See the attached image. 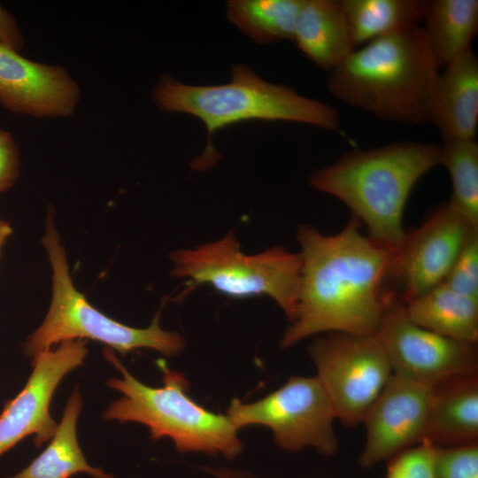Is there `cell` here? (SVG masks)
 <instances>
[{
	"mask_svg": "<svg viewBox=\"0 0 478 478\" xmlns=\"http://www.w3.org/2000/svg\"><path fill=\"white\" fill-rule=\"evenodd\" d=\"M358 224L352 217L331 235L311 225L298 227L300 287L295 317L280 342L282 349L319 334H376L393 252L362 235Z\"/></svg>",
	"mask_w": 478,
	"mask_h": 478,
	"instance_id": "cell-1",
	"label": "cell"
},
{
	"mask_svg": "<svg viewBox=\"0 0 478 478\" xmlns=\"http://www.w3.org/2000/svg\"><path fill=\"white\" fill-rule=\"evenodd\" d=\"M423 27L411 26L355 49L328 73L330 93L388 121L430 122L439 75Z\"/></svg>",
	"mask_w": 478,
	"mask_h": 478,
	"instance_id": "cell-2",
	"label": "cell"
},
{
	"mask_svg": "<svg viewBox=\"0 0 478 478\" xmlns=\"http://www.w3.org/2000/svg\"><path fill=\"white\" fill-rule=\"evenodd\" d=\"M440 164V145L397 142L348 152L313 173L310 184L343 202L368 237L394 252L407 233L403 217L412 189Z\"/></svg>",
	"mask_w": 478,
	"mask_h": 478,
	"instance_id": "cell-3",
	"label": "cell"
},
{
	"mask_svg": "<svg viewBox=\"0 0 478 478\" xmlns=\"http://www.w3.org/2000/svg\"><path fill=\"white\" fill-rule=\"evenodd\" d=\"M153 101L162 111L201 120L208 132L205 155L211 156L215 153L211 142L213 133L245 120L293 121L328 131L341 127L333 106L270 83L245 65L234 66L231 80L219 85H188L164 76L153 90Z\"/></svg>",
	"mask_w": 478,
	"mask_h": 478,
	"instance_id": "cell-4",
	"label": "cell"
},
{
	"mask_svg": "<svg viewBox=\"0 0 478 478\" xmlns=\"http://www.w3.org/2000/svg\"><path fill=\"white\" fill-rule=\"evenodd\" d=\"M104 356L122 375L106 382L122 397L108 405L104 420L143 424L153 441L168 437L181 453L222 454L228 459L240 454L238 429L227 415L211 412L188 395L189 383L183 374L158 360L164 385L150 387L134 377L111 349H104Z\"/></svg>",
	"mask_w": 478,
	"mask_h": 478,
	"instance_id": "cell-5",
	"label": "cell"
},
{
	"mask_svg": "<svg viewBox=\"0 0 478 478\" xmlns=\"http://www.w3.org/2000/svg\"><path fill=\"white\" fill-rule=\"evenodd\" d=\"M42 242L52 270V296L44 320L23 345L27 356L34 358L52 345L77 339L101 342L121 354L147 348L169 357L183 350L184 339L177 332L161 328L158 313L148 328H135L112 320L89 303L73 283L66 251L50 215Z\"/></svg>",
	"mask_w": 478,
	"mask_h": 478,
	"instance_id": "cell-6",
	"label": "cell"
},
{
	"mask_svg": "<svg viewBox=\"0 0 478 478\" xmlns=\"http://www.w3.org/2000/svg\"><path fill=\"white\" fill-rule=\"evenodd\" d=\"M170 257L173 277L209 284L232 297L267 296L293 320L301 278L299 252L273 246L246 254L229 231L219 240L173 251Z\"/></svg>",
	"mask_w": 478,
	"mask_h": 478,
	"instance_id": "cell-7",
	"label": "cell"
},
{
	"mask_svg": "<svg viewBox=\"0 0 478 478\" xmlns=\"http://www.w3.org/2000/svg\"><path fill=\"white\" fill-rule=\"evenodd\" d=\"M234 426L269 428L281 448L296 451L305 447L329 456L338 448L331 401L316 376H291L261 399L243 403L233 398L227 412Z\"/></svg>",
	"mask_w": 478,
	"mask_h": 478,
	"instance_id": "cell-8",
	"label": "cell"
},
{
	"mask_svg": "<svg viewBox=\"0 0 478 478\" xmlns=\"http://www.w3.org/2000/svg\"><path fill=\"white\" fill-rule=\"evenodd\" d=\"M308 352L336 420L345 426L361 423L393 374L377 335L326 333Z\"/></svg>",
	"mask_w": 478,
	"mask_h": 478,
	"instance_id": "cell-9",
	"label": "cell"
},
{
	"mask_svg": "<svg viewBox=\"0 0 478 478\" xmlns=\"http://www.w3.org/2000/svg\"><path fill=\"white\" fill-rule=\"evenodd\" d=\"M375 335L393 374L406 379L433 387L447 379L477 372L475 343L454 340L415 324L392 292L387 291Z\"/></svg>",
	"mask_w": 478,
	"mask_h": 478,
	"instance_id": "cell-10",
	"label": "cell"
},
{
	"mask_svg": "<svg viewBox=\"0 0 478 478\" xmlns=\"http://www.w3.org/2000/svg\"><path fill=\"white\" fill-rule=\"evenodd\" d=\"M478 229L449 203L441 204L393 252L387 279L395 280L406 304L443 282L470 234Z\"/></svg>",
	"mask_w": 478,
	"mask_h": 478,
	"instance_id": "cell-11",
	"label": "cell"
},
{
	"mask_svg": "<svg viewBox=\"0 0 478 478\" xmlns=\"http://www.w3.org/2000/svg\"><path fill=\"white\" fill-rule=\"evenodd\" d=\"M86 344L81 339L64 341L33 358L25 387L0 414V456L28 436L36 447L53 437L58 424L50 412L51 398L62 379L83 364Z\"/></svg>",
	"mask_w": 478,
	"mask_h": 478,
	"instance_id": "cell-12",
	"label": "cell"
},
{
	"mask_svg": "<svg viewBox=\"0 0 478 478\" xmlns=\"http://www.w3.org/2000/svg\"><path fill=\"white\" fill-rule=\"evenodd\" d=\"M432 400V386L392 374L362 421L360 466L370 468L425 440Z\"/></svg>",
	"mask_w": 478,
	"mask_h": 478,
	"instance_id": "cell-13",
	"label": "cell"
},
{
	"mask_svg": "<svg viewBox=\"0 0 478 478\" xmlns=\"http://www.w3.org/2000/svg\"><path fill=\"white\" fill-rule=\"evenodd\" d=\"M80 89L67 70L22 57L0 45V104L36 118H64L73 113Z\"/></svg>",
	"mask_w": 478,
	"mask_h": 478,
	"instance_id": "cell-14",
	"label": "cell"
},
{
	"mask_svg": "<svg viewBox=\"0 0 478 478\" xmlns=\"http://www.w3.org/2000/svg\"><path fill=\"white\" fill-rule=\"evenodd\" d=\"M430 122L443 140L474 139L478 126V58L471 47L439 73Z\"/></svg>",
	"mask_w": 478,
	"mask_h": 478,
	"instance_id": "cell-15",
	"label": "cell"
},
{
	"mask_svg": "<svg viewBox=\"0 0 478 478\" xmlns=\"http://www.w3.org/2000/svg\"><path fill=\"white\" fill-rule=\"evenodd\" d=\"M426 439L439 447L477 443V372L452 377L433 386Z\"/></svg>",
	"mask_w": 478,
	"mask_h": 478,
	"instance_id": "cell-16",
	"label": "cell"
},
{
	"mask_svg": "<svg viewBox=\"0 0 478 478\" xmlns=\"http://www.w3.org/2000/svg\"><path fill=\"white\" fill-rule=\"evenodd\" d=\"M293 41L311 61L328 73L356 49L338 0H303Z\"/></svg>",
	"mask_w": 478,
	"mask_h": 478,
	"instance_id": "cell-17",
	"label": "cell"
},
{
	"mask_svg": "<svg viewBox=\"0 0 478 478\" xmlns=\"http://www.w3.org/2000/svg\"><path fill=\"white\" fill-rule=\"evenodd\" d=\"M82 397L76 387L69 397L60 423L45 450L20 472L8 478H70L85 473L93 478H115L89 465L77 439Z\"/></svg>",
	"mask_w": 478,
	"mask_h": 478,
	"instance_id": "cell-18",
	"label": "cell"
},
{
	"mask_svg": "<svg viewBox=\"0 0 478 478\" xmlns=\"http://www.w3.org/2000/svg\"><path fill=\"white\" fill-rule=\"evenodd\" d=\"M404 305L415 324L454 340L477 344L478 298L441 283Z\"/></svg>",
	"mask_w": 478,
	"mask_h": 478,
	"instance_id": "cell-19",
	"label": "cell"
},
{
	"mask_svg": "<svg viewBox=\"0 0 478 478\" xmlns=\"http://www.w3.org/2000/svg\"><path fill=\"white\" fill-rule=\"evenodd\" d=\"M423 27L439 67L467 48L478 31L477 0H432Z\"/></svg>",
	"mask_w": 478,
	"mask_h": 478,
	"instance_id": "cell-20",
	"label": "cell"
},
{
	"mask_svg": "<svg viewBox=\"0 0 478 478\" xmlns=\"http://www.w3.org/2000/svg\"><path fill=\"white\" fill-rule=\"evenodd\" d=\"M357 48L423 20L427 0H338Z\"/></svg>",
	"mask_w": 478,
	"mask_h": 478,
	"instance_id": "cell-21",
	"label": "cell"
},
{
	"mask_svg": "<svg viewBox=\"0 0 478 478\" xmlns=\"http://www.w3.org/2000/svg\"><path fill=\"white\" fill-rule=\"evenodd\" d=\"M303 0H231L227 19L258 43L293 41Z\"/></svg>",
	"mask_w": 478,
	"mask_h": 478,
	"instance_id": "cell-22",
	"label": "cell"
},
{
	"mask_svg": "<svg viewBox=\"0 0 478 478\" xmlns=\"http://www.w3.org/2000/svg\"><path fill=\"white\" fill-rule=\"evenodd\" d=\"M441 164L452 187L450 205L478 227V143L474 139L443 140Z\"/></svg>",
	"mask_w": 478,
	"mask_h": 478,
	"instance_id": "cell-23",
	"label": "cell"
},
{
	"mask_svg": "<svg viewBox=\"0 0 478 478\" xmlns=\"http://www.w3.org/2000/svg\"><path fill=\"white\" fill-rule=\"evenodd\" d=\"M438 446L425 439L388 459L386 478H436Z\"/></svg>",
	"mask_w": 478,
	"mask_h": 478,
	"instance_id": "cell-24",
	"label": "cell"
},
{
	"mask_svg": "<svg viewBox=\"0 0 478 478\" xmlns=\"http://www.w3.org/2000/svg\"><path fill=\"white\" fill-rule=\"evenodd\" d=\"M443 283L458 293L478 298V229L465 242Z\"/></svg>",
	"mask_w": 478,
	"mask_h": 478,
	"instance_id": "cell-25",
	"label": "cell"
},
{
	"mask_svg": "<svg viewBox=\"0 0 478 478\" xmlns=\"http://www.w3.org/2000/svg\"><path fill=\"white\" fill-rule=\"evenodd\" d=\"M436 478H478V443L438 446Z\"/></svg>",
	"mask_w": 478,
	"mask_h": 478,
	"instance_id": "cell-26",
	"label": "cell"
},
{
	"mask_svg": "<svg viewBox=\"0 0 478 478\" xmlns=\"http://www.w3.org/2000/svg\"><path fill=\"white\" fill-rule=\"evenodd\" d=\"M19 150L11 133L0 128V192L10 189L19 175Z\"/></svg>",
	"mask_w": 478,
	"mask_h": 478,
	"instance_id": "cell-27",
	"label": "cell"
},
{
	"mask_svg": "<svg viewBox=\"0 0 478 478\" xmlns=\"http://www.w3.org/2000/svg\"><path fill=\"white\" fill-rule=\"evenodd\" d=\"M0 45L19 52L24 38L16 19L0 4Z\"/></svg>",
	"mask_w": 478,
	"mask_h": 478,
	"instance_id": "cell-28",
	"label": "cell"
},
{
	"mask_svg": "<svg viewBox=\"0 0 478 478\" xmlns=\"http://www.w3.org/2000/svg\"><path fill=\"white\" fill-rule=\"evenodd\" d=\"M216 478H257L253 474L230 468L207 469Z\"/></svg>",
	"mask_w": 478,
	"mask_h": 478,
	"instance_id": "cell-29",
	"label": "cell"
},
{
	"mask_svg": "<svg viewBox=\"0 0 478 478\" xmlns=\"http://www.w3.org/2000/svg\"><path fill=\"white\" fill-rule=\"evenodd\" d=\"M12 232V229L11 226L7 222L0 220V250Z\"/></svg>",
	"mask_w": 478,
	"mask_h": 478,
	"instance_id": "cell-30",
	"label": "cell"
}]
</instances>
